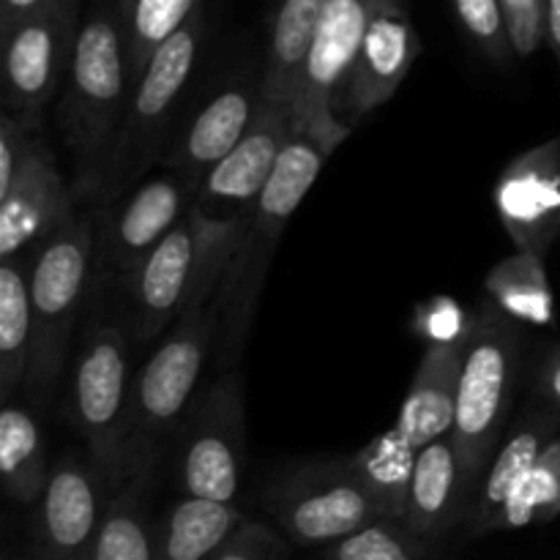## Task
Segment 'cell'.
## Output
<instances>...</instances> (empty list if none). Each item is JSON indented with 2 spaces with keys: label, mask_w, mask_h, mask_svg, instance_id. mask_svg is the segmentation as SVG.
I'll list each match as a JSON object with an SVG mask.
<instances>
[{
  "label": "cell",
  "mask_w": 560,
  "mask_h": 560,
  "mask_svg": "<svg viewBox=\"0 0 560 560\" xmlns=\"http://www.w3.org/2000/svg\"><path fill=\"white\" fill-rule=\"evenodd\" d=\"M74 189L63 178L44 131L31 142L11 189L0 197V257H22L74 217Z\"/></svg>",
  "instance_id": "cell-17"
},
{
  "label": "cell",
  "mask_w": 560,
  "mask_h": 560,
  "mask_svg": "<svg viewBox=\"0 0 560 560\" xmlns=\"http://www.w3.org/2000/svg\"><path fill=\"white\" fill-rule=\"evenodd\" d=\"M3 560H11V558H3Z\"/></svg>",
  "instance_id": "cell-41"
},
{
  "label": "cell",
  "mask_w": 560,
  "mask_h": 560,
  "mask_svg": "<svg viewBox=\"0 0 560 560\" xmlns=\"http://www.w3.org/2000/svg\"><path fill=\"white\" fill-rule=\"evenodd\" d=\"M492 197L517 252L545 257L560 235V137L512 159Z\"/></svg>",
  "instance_id": "cell-16"
},
{
  "label": "cell",
  "mask_w": 560,
  "mask_h": 560,
  "mask_svg": "<svg viewBox=\"0 0 560 560\" xmlns=\"http://www.w3.org/2000/svg\"><path fill=\"white\" fill-rule=\"evenodd\" d=\"M200 5L202 0H137L129 20H126L135 82L148 66L151 55L159 49V44L170 33L178 31L195 11H200Z\"/></svg>",
  "instance_id": "cell-32"
},
{
  "label": "cell",
  "mask_w": 560,
  "mask_h": 560,
  "mask_svg": "<svg viewBox=\"0 0 560 560\" xmlns=\"http://www.w3.org/2000/svg\"><path fill=\"white\" fill-rule=\"evenodd\" d=\"M476 485L465 470L452 432L427 443L416 457L405 525L424 541L438 539L468 517Z\"/></svg>",
  "instance_id": "cell-19"
},
{
  "label": "cell",
  "mask_w": 560,
  "mask_h": 560,
  "mask_svg": "<svg viewBox=\"0 0 560 560\" xmlns=\"http://www.w3.org/2000/svg\"><path fill=\"white\" fill-rule=\"evenodd\" d=\"M556 427V416L534 413L528 421H523V424L517 427V432H514L506 443H503L501 452H495V457L487 465L485 476H481L479 487H476L468 517H465L476 536L492 534L498 514L506 506L509 495L517 490L520 481H523L525 476H528V470L534 468L539 454L545 452L547 443L552 441Z\"/></svg>",
  "instance_id": "cell-22"
},
{
  "label": "cell",
  "mask_w": 560,
  "mask_h": 560,
  "mask_svg": "<svg viewBox=\"0 0 560 560\" xmlns=\"http://www.w3.org/2000/svg\"><path fill=\"white\" fill-rule=\"evenodd\" d=\"M33 345L31 262L9 257L0 266V402L11 405L27 383Z\"/></svg>",
  "instance_id": "cell-25"
},
{
  "label": "cell",
  "mask_w": 560,
  "mask_h": 560,
  "mask_svg": "<svg viewBox=\"0 0 560 560\" xmlns=\"http://www.w3.org/2000/svg\"><path fill=\"white\" fill-rule=\"evenodd\" d=\"M260 102V98H257ZM255 96L246 85L224 88L197 113L186 126L184 137L167 159L170 170H178L186 178L202 186L206 175L233 151L252 126L257 109Z\"/></svg>",
  "instance_id": "cell-21"
},
{
  "label": "cell",
  "mask_w": 560,
  "mask_h": 560,
  "mask_svg": "<svg viewBox=\"0 0 560 560\" xmlns=\"http://www.w3.org/2000/svg\"><path fill=\"white\" fill-rule=\"evenodd\" d=\"M151 481H129L109 498L96 550L91 560H159L156 525L145 512V490Z\"/></svg>",
  "instance_id": "cell-28"
},
{
  "label": "cell",
  "mask_w": 560,
  "mask_h": 560,
  "mask_svg": "<svg viewBox=\"0 0 560 560\" xmlns=\"http://www.w3.org/2000/svg\"><path fill=\"white\" fill-rule=\"evenodd\" d=\"M107 485L74 454H63L49 470V481L38 498L33 523V558L36 560H91L102 530Z\"/></svg>",
  "instance_id": "cell-14"
},
{
  "label": "cell",
  "mask_w": 560,
  "mask_h": 560,
  "mask_svg": "<svg viewBox=\"0 0 560 560\" xmlns=\"http://www.w3.org/2000/svg\"><path fill=\"white\" fill-rule=\"evenodd\" d=\"M485 290L492 304L501 306L509 317L536 326L552 320V293L539 255L517 252L509 260L498 262L487 277Z\"/></svg>",
  "instance_id": "cell-29"
},
{
  "label": "cell",
  "mask_w": 560,
  "mask_h": 560,
  "mask_svg": "<svg viewBox=\"0 0 560 560\" xmlns=\"http://www.w3.org/2000/svg\"><path fill=\"white\" fill-rule=\"evenodd\" d=\"M244 228L246 222H219L191 206L164 235L129 279L140 342H151L170 323L217 295Z\"/></svg>",
  "instance_id": "cell-3"
},
{
  "label": "cell",
  "mask_w": 560,
  "mask_h": 560,
  "mask_svg": "<svg viewBox=\"0 0 560 560\" xmlns=\"http://www.w3.org/2000/svg\"><path fill=\"white\" fill-rule=\"evenodd\" d=\"M547 44H550L552 55L558 60V71H560V0H547V33H545Z\"/></svg>",
  "instance_id": "cell-38"
},
{
  "label": "cell",
  "mask_w": 560,
  "mask_h": 560,
  "mask_svg": "<svg viewBox=\"0 0 560 560\" xmlns=\"http://www.w3.org/2000/svg\"><path fill=\"white\" fill-rule=\"evenodd\" d=\"M328 3L331 0H282L279 3L277 14H273L271 42H268L266 69H262V102L279 104L293 115L306 52H310L312 38H315Z\"/></svg>",
  "instance_id": "cell-23"
},
{
  "label": "cell",
  "mask_w": 560,
  "mask_h": 560,
  "mask_svg": "<svg viewBox=\"0 0 560 560\" xmlns=\"http://www.w3.org/2000/svg\"><path fill=\"white\" fill-rule=\"evenodd\" d=\"M202 44V9L195 11L175 33H170L151 55L131 88L124 126L109 159L107 180L98 200L104 208L118 202L156 162L167 137L170 118L189 82Z\"/></svg>",
  "instance_id": "cell-8"
},
{
  "label": "cell",
  "mask_w": 560,
  "mask_h": 560,
  "mask_svg": "<svg viewBox=\"0 0 560 560\" xmlns=\"http://www.w3.org/2000/svg\"><path fill=\"white\" fill-rule=\"evenodd\" d=\"M293 115L279 104L260 98L252 126L238 145L206 175L195 206L219 222H246L262 186L271 178L279 153L293 140Z\"/></svg>",
  "instance_id": "cell-15"
},
{
  "label": "cell",
  "mask_w": 560,
  "mask_h": 560,
  "mask_svg": "<svg viewBox=\"0 0 560 560\" xmlns=\"http://www.w3.org/2000/svg\"><path fill=\"white\" fill-rule=\"evenodd\" d=\"M80 22V0H47L42 9L0 36L3 109L31 129L44 131V113L66 80Z\"/></svg>",
  "instance_id": "cell-12"
},
{
  "label": "cell",
  "mask_w": 560,
  "mask_h": 560,
  "mask_svg": "<svg viewBox=\"0 0 560 560\" xmlns=\"http://www.w3.org/2000/svg\"><path fill=\"white\" fill-rule=\"evenodd\" d=\"M427 541L397 520H375L326 547V560H424Z\"/></svg>",
  "instance_id": "cell-31"
},
{
  "label": "cell",
  "mask_w": 560,
  "mask_h": 560,
  "mask_svg": "<svg viewBox=\"0 0 560 560\" xmlns=\"http://www.w3.org/2000/svg\"><path fill=\"white\" fill-rule=\"evenodd\" d=\"M517 361L520 337L512 317L498 304H485L468 323L452 427V438L476 487L495 457V446L506 427Z\"/></svg>",
  "instance_id": "cell-5"
},
{
  "label": "cell",
  "mask_w": 560,
  "mask_h": 560,
  "mask_svg": "<svg viewBox=\"0 0 560 560\" xmlns=\"http://www.w3.org/2000/svg\"><path fill=\"white\" fill-rule=\"evenodd\" d=\"M421 52L419 31L410 22L402 0H383L370 20L355 63L339 98V118L353 129V120L386 104Z\"/></svg>",
  "instance_id": "cell-18"
},
{
  "label": "cell",
  "mask_w": 560,
  "mask_h": 560,
  "mask_svg": "<svg viewBox=\"0 0 560 560\" xmlns=\"http://www.w3.org/2000/svg\"><path fill=\"white\" fill-rule=\"evenodd\" d=\"M323 560H326V558H323Z\"/></svg>",
  "instance_id": "cell-42"
},
{
  "label": "cell",
  "mask_w": 560,
  "mask_h": 560,
  "mask_svg": "<svg viewBox=\"0 0 560 560\" xmlns=\"http://www.w3.org/2000/svg\"><path fill=\"white\" fill-rule=\"evenodd\" d=\"M131 88L135 69L124 16L115 3L96 5L80 22L58 104V129L69 151L77 200L102 197Z\"/></svg>",
  "instance_id": "cell-1"
},
{
  "label": "cell",
  "mask_w": 560,
  "mask_h": 560,
  "mask_svg": "<svg viewBox=\"0 0 560 560\" xmlns=\"http://www.w3.org/2000/svg\"><path fill=\"white\" fill-rule=\"evenodd\" d=\"M246 520L249 517L233 503L184 495V501L173 503L159 520L156 558L213 560Z\"/></svg>",
  "instance_id": "cell-24"
},
{
  "label": "cell",
  "mask_w": 560,
  "mask_h": 560,
  "mask_svg": "<svg viewBox=\"0 0 560 560\" xmlns=\"http://www.w3.org/2000/svg\"><path fill=\"white\" fill-rule=\"evenodd\" d=\"M381 3L383 0H331L306 52L293 104V124L295 131L310 135L328 153L350 137V126L339 118V98L364 42L366 25Z\"/></svg>",
  "instance_id": "cell-11"
},
{
  "label": "cell",
  "mask_w": 560,
  "mask_h": 560,
  "mask_svg": "<svg viewBox=\"0 0 560 560\" xmlns=\"http://www.w3.org/2000/svg\"><path fill=\"white\" fill-rule=\"evenodd\" d=\"M328 156L331 153L320 142L312 140L310 135H301V131H295L293 140L279 153L271 178L262 186L260 197H257L255 208L246 219L238 249H235L217 290L219 345L224 348V353L235 355L244 348L273 252L282 241L290 217L299 211L304 197L310 195L312 184L317 180Z\"/></svg>",
  "instance_id": "cell-2"
},
{
  "label": "cell",
  "mask_w": 560,
  "mask_h": 560,
  "mask_svg": "<svg viewBox=\"0 0 560 560\" xmlns=\"http://www.w3.org/2000/svg\"><path fill=\"white\" fill-rule=\"evenodd\" d=\"M416 457H419V448L410 446L399 435L397 427L386 430L375 441L366 443L364 448H359L353 457H348L355 476L370 490V495L375 498L386 520L405 523Z\"/></svg>",
  "instance_id": "cell-26"
},
{
  "label": "cell",
  "mask_w": 560,
  "mask_h": 560,
  "mask_svg": "<svg viewBox=\"0 0 560 560\" xmlns=\"http://www.w3.org/2000/svg\"><path fill=\"white\" fill-rule=\"evenodd\" d=\"M197 191L200 184L170 167L126 191L113 202V211L104 213L102 233L96 235L98 268L129 282L142 260L195 206Z\"/></svg>",
  "instance_id": "cell-13"
},
{
  "label": "cell",
  "mask_w": 560,
  "mask_h": 560,
  "mask_svg": "<svg viewBox=\"0 0 560 560\" xmlns=\"http://www.w3.org/2000/svg\"><path fill=\"white\" fill-rule=\"evenodd\" d=\"M36 135V129H31L3 109V115H0V197L14 184Z\"/></svg>",
  "instance_id": "cell-36"
},
{
  "label": "cell",
  "mask_w": 560,
  "mask_h": 560,
  "mask_svg": "<svg viewBox=\"0 0 560 560\" xmlns=\"http://www.w3.org/2000/svg\"><path fill=\"white\" fill-rule=\"evenodd\" d=\"M135 3H137V0H115V5H118V11H120V16H124V22L129 20V14H131V9H135Z\"/></svg>",
  "instance_id": "cell-40"
},
{
  "label": "cell",
  "mask_w": 560,
  "mask_h": 560,
  "mask_svg": "<svg viewBox=\"0 0 560 560\" xmlns=\"http://www.w3.org/2000/svg\"><path fill=\"white\" fill-rule=\"evenodd\" d=\"M560 514V441H550L517 490L509 495L492 530L552 523Z\"/></svg>",
  "instance_id": "cell-30"
},
{
  "label": "cell",
  "mask_w": 560,
  "mask_h": 560,
  "mask_svg": "<svg viewBox=\"0 0 560 560\" xmlns=\"http://www.w3.org/2000/svg\"><path fill=\"white\" fill-rule=\"evenodd\" d=\"M44 3H47V0H0V36H5L16 22L31 16L33 11L42 9Z\"/></svg>",
  "instance_id": "cell-37"
},
{
  "label": "cell",
  "mask_w": 560,
  "mask_h": 560,
  "mask_svg": "<svg viewBox=\"0 0 560 560\" xmlns=\"http://www.w3.org/2000/svg\"><path fill=\"white\" fill-rule=\"evenodd\" d=\"M457 22L481 55L498 69H506L514 55L501 0H452Z\"/></svg>",
  "instance_id": "cell-33"
},
{
  "label": "cell",
  "mask_w": 560,
  "mask_h": 560,
  "mask_svg": "<svg viewBox=\"0 0 560 560\" xmlns=\"http://www.w3.org/2000/svg\"><path fill=\"white\" fill-rule=\"evenodd\" d=\"M213 560H284V547L268 525L246 520Z\"/></svg>",
  "instance_id": "cell-35"
},
{
  "label": "cell",
  "mask_w": 560,
  "mask_h": 560,
  "mask_svg": "<svg viewBox=\"0 0 560 560\" xmlns=\"http://www.w3.org/2000/svg\"><path fill=\"white\" fill-rule=\"evenodd\" d=\"M129 345L113 323L88 334L71 377V421L85 438L93 468L118 495L135 476Z\"/></svg>",
  "instance_id": "cell-6"
},
{
  "label": "cell",
  "mask_w": 560,
  "mask_h": 560,
  "mask_svg": "<svg viewBox=\"0 0 560 560\" xmlns=\"http://www.w3.org/2000/svg\"><path fill=\"white\" fill-rule=\"evenodd\" d=\"M541 392H545L552 402L560 405V353L552 355L545 364V370H541Z\"/></svg>",
  "instance_id": "cell-39"
},
{
  "label": "cell",
  "mask_w": 560,
  "mask_h": 560,
  "mask_svg": "<svg viewBox=\"0 0 560 560\" xmlns=\"http://www.w3.org/2000/svg\"><path fill=\"white\" fill-rule=\"evenodd\" d=\"M96 260L91 213H77L42 241L31 260L33 345L27 388L38 402L52 394L66 366L77 315Z\"/></svg>",
  "instance_id": "cell-4"
},
{
  "label": "cell",
  "mask_w": 560,
  "mask_h": 560,
  "mask_svg": "<svg viewBox=\"0 0 560 560\" xmlns=\"http://www.w3.org/2000/svg\"><path fill=\"white\" fill-rule=\"evenodd\" d=\"M47 446L36 419L25 408L3 405L0 413V476L3 490L16 503H38L49 481Z\"/></svg>",
  "instance_id": "cell-27"
},
{
  "label": "cell",
  "mask_w": 560,
  "mask_h": 560,
  "mask_svg": "<svg viewBox=\"0 0 560 560\" xmlns=\"http://www.w3.org/2000/svg\"><path fill=\"white\" fill-rule=\"evenodd\" d=\"M246 457L244 381L224 372L197 397L178 446V485L184 495L233 503Z\"/></svg>",
  "instance_id": "cell-10"
},
{
  "label": "cell",
  "mask_w": 560,
  "mask_h": 560,
  "mask_svg": "<svg viewBox=\"0 0 560 560\" xmlns=\"http://www.w3.org/2000/svg\"><path fill=\"white\" fill-rule=\"evenodd\" d=\"M509 38L517 58H530L545 42L547 0H501Z\"/></svg>",
  "instance_id": "cell-34"
},
{
  "label": "cell",
  "mask_w": 560,
  "mask_h": 560,
  "mask_svg": "<svg viewBox=\"0 0 560 560\" xmlns=\"http://www.w3.org/2000/svg\"><path fill=\"white\" fill-rule=\"evenodd\" d=\"M465 337H468V328L457 337L438 339L421 355L419 370H416L408 397H405L397 424H394L399 435L419 452L427 443L452 432L459 370H463L465 359Z\"/></svg>",
  "instance_id": "cell-20"
},
{
  "label": "cell",
  "mask_w": 560,
  "mask_h": 560,
  "mask_svg": "<svg viewBox=\"0 0 560 560\" xmlns=\"http://www.w3.org/2000/svg\"><path fill=\"white\" fill-rule=\"evenodd\" d=\"M219 334V301L186 312L175 331L159 345L131 386V446L135 476L131 481H151L159 446L184 419L197 381L206 366L208 350Z\"/></svg>",
  "instance_id": "cell-7"
},
{
  "label": "cell",
  "mask_w": 560,
  "mask_h": 560,
  "mask_svg": "<svg viewBox=\"0 0 560 560\" xmlns=\"http://www.w3.org/2000/svg\"><path fill=\"white\" fill-rule=\"evenodd\" d=\"M266 509L284 536L304 547H328L383 517L350 459L288 470L266 490Z\"/></svg>",
  "instance_id": "cell-9"
}]
</instances>
